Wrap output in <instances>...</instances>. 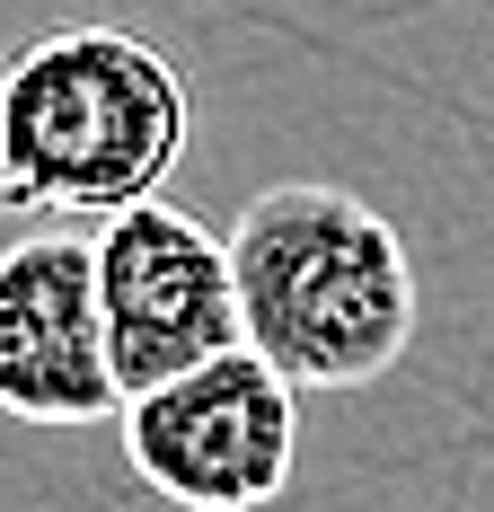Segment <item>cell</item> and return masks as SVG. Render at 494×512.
I'll return each mask as SVG.
<instances>
[{"mask_svg": "<svg viewBox=\"0 0 494 512\" xmlns=\"http://www.w3.org/2000/svg\"><path fill=\"white\" fill-rule=\"evenodd\" d=\"M195 133V89L142 27H45L0 71V212L115 221L159 195Z\"/></svg>", "mask_w": 494, "mask_h": 512, "instance_id": "obj_1", "label": "cell"}, {"mask_svg": "<svg viewBox=\"0 0 494 512\" xmlns=\"http://www.w3.org/2000/svg\"><path fill=\"white\" fill-rule=\"evenodd\" d=\"M239 345L292 389H362L415 345V256L397 221L327 186L283 177L221 230Z\"/></svg>", "mask_w": 494, "mask_h": 512, "instance_id": "obj_2", "label": "cell"}, {"mask_svg": "<svg viewBox=\"0 0 494 512\" xmlns=\"http://www.w3.org/2000/svg\"><path fill=\"white\" fill-rule=\"evenodd\" d=\"M124 451L177 512H265L300 468V389L247 345L124 398Z\"/></svg>", "mask_w": 494, "mask_h": 512, "instance_id": "obj_3", "label": "cell"}, {"mask_svg": "<svg viewBox=\"0 0 494 512\" xmlns=\"http://www.w3.org/2000/svg\"><path fill=\"white\" fill-rule=\"evenodd\" d=\"M98 265V318H106V362L115 389L142 398L159 380L239 345V292H230V248L177 204H133L98 221L89 239Z\"/></svg>", "mask_w": 494, "mask_h": 512, "instance_id": "obj_4", "label": "cell"}, {"mask_svg": "<svg viewBox=\"0 0 494 512\" xmlns=\"http://www.w3.org/2000/svg\"><path fill=\"white\" fill-rule=\"evenodd\" d=\"M115 362L98 318V265L71 230H27L0 248V415L98 424L115 415Z\"/></svg>", "mask_w": 494, "mask_h": 512, "instance_id": "obj_5", "label": "cell"}]
</instances>
